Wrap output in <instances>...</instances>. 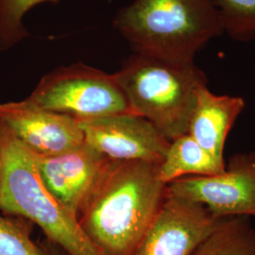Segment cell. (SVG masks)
Masks as SVG:
<instances>
[{"instance_id": "6da1fadb", "label": "cell", "mask_w": 255, "mask_h": 255, "mask_svg": "<svg viewBox=\"0 0 255 255\" xmlns=\"http://www.w3.org/2000/svg\"><path fill=\"white\" fill-rule=\"evenodd\" d=\"M158 164L110 161L78 216L103 255H134L167 195Z\"/></svg>"}, {"instance_id": "7a4b0ae2", "label": "cell", "mask_w": 255, "mask_h": 255, "mask_svg": "<svg viewBox=\"0 0 255 255\" xmlns=\"http://www.w3.org/2000/svg\"><path fill=\"white\" fill-rule=\"evenodd\" d=\"M114 27L134 53L182 64L194 63L224 32L210 0H134L119 10Z\"/></svg>"}, {"instance_id": "3957f363", "label": "cell", "mask_w": 255, "mask_h": 255, "mask_svg": "<svg viewBox=\"0 0 255 255\" xmlns=\"http://www.w3.org/2000/svg\"><path fill=\"white\" fill-rule=\"evenodd\" d=\"M129 112L146 119L172 141L188 132L197 94L207 76L194 63L182 64L133 53L114 74Z\"/></svg>"}, {"instance_id": "277c9868", "label": "cell", "mask_w": 255, "mask_h": 255, "mask_svg": "<svg viewBox=\"0 0 255 255\" xmlns=\"http://www.w3.org/2000/svg\"><path fill=\"white\" fill-rule=\"evenodd\" d=\"M0 211L27 219L68 255H103L83 233L78 218L46 189L32 154L0 122Z\"/></svg>"}, {"instance_id": "5b68a950", "label": "cell", "mask_w": 255, "mask_h": 255, "mask_svg": "<svg viewBox=\"0 0 255 255\" xmlns=\"http://www.w3.org/2000/svg\"><path fill=\"white\" fill-rule=\"evenodd\" d=\"M28 99L44 109L77 120L130 113L114 74L81 63L45 75Z\"/></svg>"}, {"instance_id": "8992f818", "label": "cell", "mask_w": 255, "mask_h": 255, "mask_svg": "<svg viewBox=\"0 0 255 255\" xmlns=\"http://www.w3.org/2000/svg\"><path fill=\"white\" fill-rule=\"evenodd\" d=\"M167 193L200 203L219 219L255 218V154L233 156L223 173L185 177L166 185Z\"/></svg>"}, {"instance_id": "52a82bcc", "label": "cell", "mask_w": 255, "mask_h": 255, "mask_svg": "<svg viewBox=\"0 0 255 255\" xmlns=\"http://www.w3.org/2000/svg\"><path fill=\"white\" fill-rule=\"evenodd\" d=\"M225 219L167 193L134 255H193Z\"/></svg>"}, {"instance_id": "ba28073f", "label": "cell", "mask_w": 255, "mask_h": 255, "mask_svg": "<svg viewBox=\"0 0 255 255\" xmlns=\"http://www.w3.org/2000/svg\"><path fill=\"white\" fill-rule=\"evenodd\" d=\"M84 141L112 161L160 164L170 141L146 119L131 113L79 120Z\"/></svg>"}, {"instance_id": "9c48e42d", "label": "cell", "mask_w": 255, "mask_h": 255, "mask_svg": "<svg viewBox=\"0 0 255 255\" xmlns=\"http://www.w3.org/2000/svg\"><path fill=\"white\" fill-rule=\"evenodd\" d=\"M0 122L37 156L60 154L85 142L79 120L44 109L28 98L0 103Z\"/></svg>"}, {"instance_id": "30bf717a", "label": "cell", "mask_w": 255, "mask_h": 255, "mask_svg": "<svg viewBox=\"0 0 255 255\" xmlns=\"http://www.w3.org/2000/svg\"><path fill=\"white\" fill-rule=\"evenodd\" d=\"M32 156L46 189L77 218L111 161L85 142L60 154Z\"/></svg>"}, {"instance_id": "8fae6325", "label": "cell", "mask_w": 255, "mask_h": 255, "mask_svg": "<svg viewBox=\"0 0 255 255\" xmlns=\"http://www.w3.org/2000/svg\"><path fill=\"white\" fill-rule=\"evenodd\" d=\"M244 108L245 101L240 97L216 95L207 86L201 87L187 133L218 162L225 164L226 139Z\"/></svg>"}, {"instance_id": "7c38bea8", "label": "cell", "mask_w": 255, "mask_h": 255, "mask_svg": "<svg viewBox=\"0 0 255 255\" xmlns=\"http://www.w3.org/2000/svg\"><path fill=\"white\" fill-rule=\"evenodd\" d=\"M225 169L226 164L218 162L186 133L170 141L163 161L157 166V175L167 185L181 178L214 176Z\"/></svg>"}, {"instance_id": "4fadbf2b", "label": "cell", "mask_w": 255, "mask_h": 255, "mask_svg": "<svg viewBox=\"0 0 255 255\" xmlns=\"http://www.w3.org/2000/svg\"><path fill=\"white\" fill-rule=\"evenodd\" d=\"M193 255H255V228L246 218H228Z\"/></svg>"}, {"instance_id": "5bb4252c", "label": "cell", "mask_w": 255, "mask_h": 255, "mask_svg": "<svg viewBox=\"0 0 255 255\" xmlns=\"http://www.w3.org/2000/svg\"><path fill=\"white\" fill-rule=\"evenodd\" d=\"M224 32L237 42L255 39V0H210Z\"/></svg>"}, {"instance_id": "9a60e30c", "label": "cell", "mask_w": 255, "mask_h": 255, "mask_svg": "<svg viewBox=\"0 0 255 255\" xmlns=\"http://www.w3.org/2000/svg\"><path fill=\"white\" fill-rule=\"evenodd\" d=\"M32 228L27 219L0 215V255H55L32 240Z\"/></svg>"}, {"instance_id": "2e32d148", "label": "cell", "mask_w": 255, "mask_h": 255, "mask_svg": "<svg viewBox=\"0 0 255 255\" xmlns=\"http://www.w3.org/2000/svg\"><path fill=\"white\" fill-rule=\"evenodd\" d=\"M58 0H0V50L6 51L28 36L23 19L43 2Z\"/></svg>"}, {"instance_id": "e0dca14e", "label": "cell", "mask_w": 255, "mask_h": 255, "mask_svg": "<svg viewBox=\"0 0 255 255\" xmlns=\"http://www.w3.org/2000/svg\"><path fill=\"white\" fill-rule=\"evenodd\" d=\"M1 172H2V160H1V153H0V181H1Z\"/></svg>"}, {"instance_id": "ac0fdd59", "label": "cell", "mask_w": 255, "mask_h": 255, "mask_svg": "<svg viewBox=\"0 0 255 255\" xmlns=\"http://www.w3.org/2000/svg\"></svg>"}]
</instances>
